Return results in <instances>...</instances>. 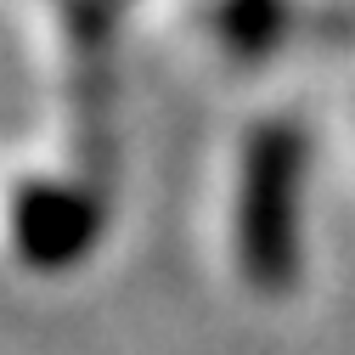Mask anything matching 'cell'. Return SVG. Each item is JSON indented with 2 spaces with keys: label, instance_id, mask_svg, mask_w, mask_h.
<instances>
[{
  "label": "cell",
  "instance_id": "obj_1",
  "mask_svg": "<svg viewBox=\"0 0 355 355\" xmlns=\"http://www.w3.org/2000/svg\"><path fill=\"white\" fill-rule=\"evenodd\" d=\"M293 136L259 130L243 169V254L259 271H277L288 259V187H293Z\"/></svg>",
  "mask_w": 355,
  "mask_h": 355
}]
</instances>
